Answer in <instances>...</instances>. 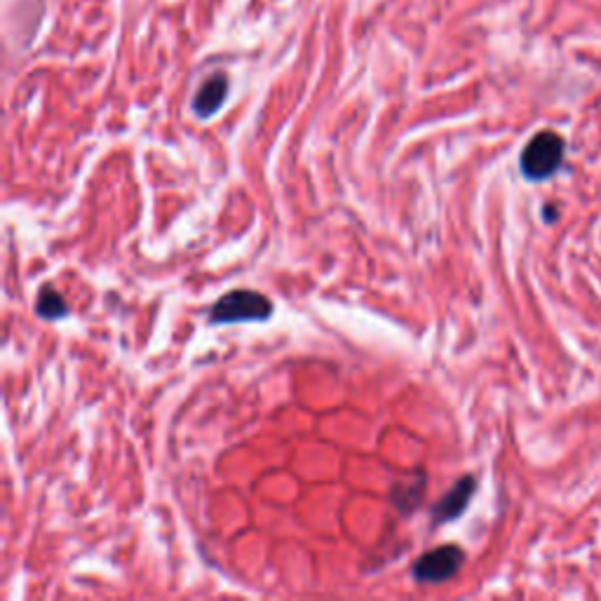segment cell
Listing matches in <instances>:
<instances>
[{
    "instance_id": "1",
    "label": "cell",
    "mask_w": 601,
    "mask_h": 601,
    "mask_svg": "<svg viewBox=\"0 0 601 601\" xmlns=\"http://www.w3.org/2000/svg\"><path fill=\"white\" fill-rule=\"evenodd\" d=\"M273 315L269 296L252 290H236L224 294L209 308L212 325H236V322H263Z\"/></svg>"
},
{
    "instance_id": "2",
    "label": "cell",
    "mask_w": 601,
    "mask_h": 601,
    "mask_svg": "<svg viewBox=\"0 0 601 601\" xmlns=\"http://www.w3.org/2000/svg\"><path fill=\"white\" fill-rule=\"evenodd\" d=\"M564 162V139L557 132H538L520 156V170L531 181H543L553 177Z\"/></svg>"
},
{
    "instance_id": "3",
    "label": "cell",
    "mask_w": 601,
    "mask_h": 601,
    "mask_svg": "<svg viewBox=\"0 0 601 601\" xmlns=\"http://www.w3.org/2000/svg\"><path fill=\"white\" fill-rule=\"evenodd\" d=\"M463 564H465L463 547L449 543L438 549H430V553L419 557V562L413 564L411 574L419 582H432V586H438V582L454 578L463 569Z\"/></svg>"
},
{
    "instance_id": "4",
    "label": "cell",
    "mask_w": 601,
    "mask_h": 601,
    "mask_svg": "<svg viewBox=\"0 0 601 601\" xmlns=\"http://www.w3.org/2000/svg\"><path fill=\"white\" fill-rule=\"evenodd\" d=\"M475 489H477V479L473 475L461 477L454 487L442 496L435 510H432V524L440 526V524L458 520V517L465 512L467 503H470V498L475 496Z\"/></svg>"
},
{
    "instance_id": "5",
    "label": "cell",
    "mask_w": 601,
    "mask_h": 601,
    "mask_svg": "<svg viewBox=\"0 0 601 601\" xmlns=\"http://www.w3.org/2000/svg\"><path fill=\"white\" fill-rule=\"evenodd\" d=\"M226 94L228 78L224 73H214L212 78H207L193 99V111L197 118H209V115L219 111L226 102Z\"/></svg>"
},
{
    "instance_id": "6",
    "label": "cell",
    "mask_w": 601,
    "mask_h": 601,
    "mask_svg": "<svg viewBox=\"0 0 601 601\" xmlns=\"http://www.w3.org/2000/svg\"><path fill=\"white\" fill-rule=\"evenodd\" d=\"M36 313L43 320H61V317L69 315V306L55 287H43L36 300Z\"/></svg>"
},
{
    "instance_id": "7",
    "label": "cell",
    "mask_w": 601,
    "mask_h": 601,
    "mask_svg": "<svg viewBox=\"0 0 601 601\" xmlns=\"http://www.w3.org/2000/svg\"><path fill=\"white\" fill-rule=\"evenodd\" d=\"M423 479L419 484H397V487H393V503L397 506V510L402 514H409L413 512L416 508L421 506L423 500Z\"/></svg>"
}]
</instances>
